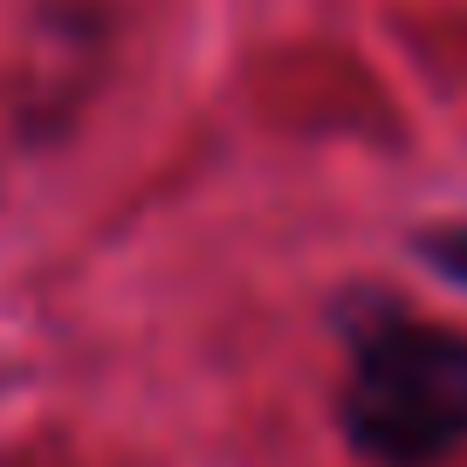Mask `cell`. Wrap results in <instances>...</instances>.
Returning a JSON list of instances; mask_svg holds the SVG:
<instances>
[{
    "instance_id": "6da1fadb",
    "label": "cell",
    "mask_w": 467,
    "mask_h": 467,
    "mask_svg": "<svg viewBox=\"0 0 467 467\" xmlns=\"http://www.w3.org/2000/svg\"><path fill=\"white\" fill-rule=\"evenodd\" d=\"M350 453L371 467H433L467 440V337L379 303L350 330V379L337 399Z\"/></svg>"
},
{
    "instance_id": "7a4b0ae2",
    "label": "cell",
    "mask_w": 467,
    "mask_h": 467,
    "mask_svg": "<svg viewBox=\"0 0 467 467\" xmlns=\"http://www.w3.org/2000/svg\"><path fill=\"white\" fill-rule=\"evenodd\" d=\"M420 254L440 268V275L453 282V289H467V220H453V227H433L420 234Z\"/></svg>"
}]
</instances>
